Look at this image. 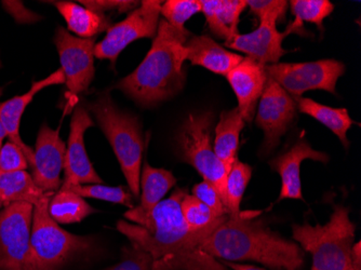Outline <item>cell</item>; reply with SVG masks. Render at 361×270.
I'll return each instance as SVG.
<instances>
[{
	"instance_id": "31",
	"label": "cell",
	"mask_w": 361,
	"mask_h": 270,
	"mask_svg": "<svg viewBox=\"0 0 361 270\" xmlns=\"http://www.w3.org/2000/svg\"><path fill=\"white\" fill-rule=\"evenodd\" d=\"M202 12L198 0H168L162 3L160 14L170 25L178 30H185V23L192 16Z\"/></svg>"
},
{
	"instance_id": "12",
	"label": "cell",
	"mask_w": 361,
	"mask_h": 270,
	"mask_svg": "<svg viewBox=\"0 0 361 270\" xmlns=\"http://www.w3.org/2000/svg\"><path fill=\"white\" fill-rule=\"evenodd\" d=\"M65 83L71 92L78 94L90 86L94 77V38H78L59 27L54 35Z\"/></svg>"
},
{
	"instance_id": "29",
	"label": "cell",
	"mask_w": 361,
	"mask_h": 270,
	"mask_svg": "<svg viewBox=\"0 0 361 270\" xmlns=\"http://www.w3.org/2000/svg\"><path fill=\"white\" fill-rule=\"evenodd\" d=\"M60 190H70L82 198L99 199L111 204H123L130 209L135 208L133 194L123 186L113 188V186H106L103 184L70 185V186L62 185Z\"/></svg>"
},
{
	"instance_id": "7",
	"label": "cell",
	"mask_w": 361,
	"mask_h": 270,
	"mask_svg": "<svg viewBox=\"0 0 361 270\" xmlns=\"http://www.w3.org/2000/svg\"><path fill=\"white\" fill-rule=\"evenodd\" d=\"M212 125V113H190L178 131V152L180 159L194 166L204 182L216 188L226 207L228 171L213 150Z\"/></svg>"
},
{
	"instance_id": "34",
	"label": "cell",
	"mask_w": 361,
	"mask_h": 270,
	"mask_svg": "<svg viewBox=\"0 0 361 270\" xmlns=\"http://www.w3.org/2000/svg\"><path fill=\"white\" fill-rule=\"evenodd\" d=\"M192 192V196L200 199L202 204H206L210 209L211 212L216 217L226 216L229 214L228 210L223 204L220 195L210 183L204 182V180L198 183V184L195 185Z\"/></svg>"
},
{
	"instance_id": "14",
	"label": "cell",
	"mask_w": 361,
	"mask_h": 270,
	"mask_svg": "<svg viewBox=\"0 0 361 270\" xmlns=\"http://www.w3.org/2000/svg\"><path fill=\"white\" fill-rule=\"evenodd\" d=\"M66 146L59 135L58 130H52L46 123L42 125L34 149L32 178L44 192H56L62 186L61 172L64 170Z\"/></svg>"
},
{
	"instance_id": "5",
	"label": "cell",
	"mask_w": 361,
	"mask_h": 270,
	"mask_svg": "<svg viewBox=\"0 0 361 270\" xmlns=\"http://www.w3.org/2000/svg\"><path fill=\"white\" fill-rule=\"evenodd\" d=\"M97 125L109 140L118 159L128 188L135 197L140 195L144 141L139 119L121 111L109 92L103 93L90 105Z\"/></svg>"
},
{
	"instance_id": "37",
	"label": "cell",
	"mask_w": 361,
	"mask_h": 270,
	"mask_svg": "<svg viewBox=\"0 0 361 270\" xmlns=\"http://www.w3.org/2000/svg\"><path fill=\"white\" fill-rule=\"evenodd\" d=\"M221 263L233 270H265L263 268L255 267L252 265H245V264H237L234 262L221 261Z\"/></svg>"
},
{
	"instance_id": "10",
	"label": "cell",
	"mask_w": 361,
	"mask_h": 270,
	"mask_svg": "<svg viewBox=\"0 0 361 270\" xmlns=\"http://www.w3.org/2000/svg\"><path fill=\"white\" fill-rule=\"evenodd\" d=\"M297 109L293 97L269 77L255 117L257 127L264 132V142L259 150L263 157L271 155L281 144V137L297 117Z\"/></svg>"
},
{
	"instance_id": "40",
	"label": "cell",
	"mask_w": 361,
	"mask_h": 270,
	"mask_svg": "<svg viewBox=\"0 0 361 270\" xmlns=\"http://www.w3.org/2000/svg\"><path fill=\"white\" fill-rule=\"evenodd\" d=\"M0 67H1V61H0Z\"/></svg>"
},
{
	"instance_id": "23",
	"label": "cell",
	"mask_w": 361,
	"mask_h": 270,
	"mask_svg": "<svg viewBox=\"0 0 361 270\" xmlns=\"http://www.w3.org/2000/svg\"><path fill=\"white\" fill-rule=\"evenodd\" d=\"M54 5L68 23V30L79 38H93L111 27L105 14L91 11L72 1H54Z\"/></svg>"
},
{
	"instance_id": "15",
	"label": "cell",
	"mask_w": 361,
	"mask_h": 270,
	"mask_svg": "<svg viewBox=\"0 0 361 270\" xmlns=\"http://www.w3.org/2000/svg\"><path fill=\"white\" fill-rule=\"evenodd\" d=\"M289 32H281L277 30V22L264 20L259 22L257 30L249 34L237 35L232 42H225V47L243 52L248 58L252 59L259 64H277L285 56L283 42Z\"/></svg>"
},
{
	"instance_id": "28",
	"label": "cell",
	"mask_w": 361,
	"mask_h": 270,
	"mask_svg": "<svg viewBox=\"0 0 361 270\" xmlns=\"http://www.w3.org/2000/svg\"><path fill=\"white\" fill-rule=\"evenodd\" d=\"M180 211L186 225L192 231H204L210 227L218 226L223 224L231 215L216 217L200 199L188 194L184 196L180 202Z\"/></svg>"
},
{
	"instance_id": "3",
	"label": "cell",
	"mask_w": 361,
	"mask_h": 270,
	"mask_svg": "<svg viewBox=\"0 0 361 270\" xmlns=\"http://www.w3.org/2000/svg\"><path fill=\"white\" fill-rule=\"evenodd\" d=\"M190 37L186 28L178 30L165 20L159 21L149 54L135 72L117 83V88L143 107L156 106L176 97L185 85L188 49L184 44Z\"/></svg>"
},
{
	"instance_id": "38",
	"label": "cell",
	"mask_w": 361,
	"mask_h": 270,
	"mask_svg": "<svg viewBox=\"0 0 361 270\" xmlns=\"http://www.w3.org/2000/svg\"><path fill=\"white\" fill-rule=\"evenodd\" d=\"M7 137V131H6L5 127H4L3 123H1V119H0V149L3 147L4 141H5Z\"/></svg>"
},
{
	"instance_id": "33",
	"label": "cell",
	"mask_w": 361,
	"mask_h": 270,
	"mask_svg": "<svg viewBox=\"0 0 361 270\" xmlns=\"http://www.w3.org/2000/svg\"><path fill=\"white\" fill-rule=\"evenodd\" d=\"M247 6L257 14L259 22L264 20L279 22L285 19L289 3L286 0H249Z\"/></svg>"
},
{
	"instance_id": "11",
	"label": "cell",
	"mask_w": 361,
	"mask_h": 270,
	"mask_svg": "<svg viewBox=\"0 0 361 270\" xmlns=\"http://www.w3.org/2000/svg\"><path fill=\"white\" fill-rule=\"evenodd\" d=\"M32 211L30 204H10L0 211V270L26 269Z\"/></svg>"
},
{
	"instance_id": "8",
	"label": "cell",
	"mask_w": 361,
	"mask_h": 270,
	"mask_svg": "<svg viewBox=\"0 0 361 270\" xmlns=\"http://www.w3.org/2000/svg\"><path fill=\"white\" fill-rule=\"evenodd\" d=\"M267 76L292 97L310 90H324L336 94V83L345 73V65L334 59L306 63H277L267 65Z\"/></svg>"
},
{
	"instance_id": "17",
	"label": "cell",
	"mask_w": 361,
	"mask_h": 270,
	"mask_svg": "<svg viewBox=\"0 0 361 270\" xmlns=\"http://www.w3.org/2000/svg\"><path fill=\"white\" fill-rule=\"evenodd\" d=\"M226 78L238 99L241 117L245 123H252L257 102L269 78L267 66L247 56L226 75Z\"/></svg>"
},
{
	"instance_id": "35",
	"label": "cell",
	"mask_w": 361,
	"mask_h": 270,
	"mask_svg": "<svg viewBox=\"0 0 361 270\" xmlns=\"http://www.w3.org/2000/svg\"><path fill=\"white\" fill-rule=\"evenodd\" d=\"M30 168L21 148L11 141L0 149V172L26 171Z\"/></svg>"
},
{
	"instance_id": "4",
	"label": "cell",
	"mask_w": 361,
	"mask_h": 270,
	"mask_svg": "<svg viewBox=\"0 0 361 270\" xmlns=\"http://www.w3.org/2000/svg\"><path fill=\"white\" fill-rule=\"evenodd\" d=\"M356 225L350 221V210L336 204L329 222L315 226L293 225L294 240L313 257L312 270H361L353 262Z\"/></svg>"
},
{
	"instance_id": "22",
	"label": "cell",
	"mask_w": 361,
	"mask_h": 270,
	"mask_svg": "<svg viewBox=\"0 0 361 270\" xmlns=\"http://www.w3.org/2000/svg\"><path fill=\"white\" fill-rule=\"evenodd\" d=\"M44 192L32 180L27 171L0 172V202L5 207L13 204H39L49 195Z\"/></svg>"
},
{
	"instance_id": "39",
	"label": "cell",
	"mask_w": 361,
	"mask_h": 270,
	"mask_svg": "<svg viewBox=\"0 0 361 270\" xmlns=\"http://www.w3.org/2000/svg\"><path fill=\"white\" fill-rule=\"evenodd\" d=\"M3 208V204H1V202H0V209Z\"/></svg>"
},
{
	"instance_id": "9",
	"label": "cell",
	"mask_w": 361,
	"mask_h": 270,
	"mask_svg": "<svg viewBox=\"0 0 361 270\" xmlns=\"http://www.w3.org/2000/svg\"><path fill=\"white\" fill-rule=\"evenodd\" d=\"M164 1L145 0L130 12L123 21L111 26L102 42L95 44L94 56L109 60L115 65L126 47L141 38H155L159 25L160 9Z\"/></svg>"
},
{
	"instance_id": "21",
	"label": "cell",
	"mask_w": 361,
	"mask_h": 270,
	"mask_svg": "<svg viewBox=\"0 0 361 270\" xmlns=\"http://www.w3.org/2000/svg\"><path fill=\"white\" fill-rule=\"evenodd\" d=\"M245 127V121L239 113L238 107L222 111L220 121L216 127V139L213 150L216 157L222 161L227 171L238 160L239 137Z\"/></svg>"
},
{
	"instance_id": "20",
	"label": "cell",
	"mask_w": 361,
	"mask_h": 270,
	"mask_svg": "<svg viewBox=\"0 0 361 270\" xmlns=\"http://www.w3.org/2000/svg\"><path fill=\"white\" fill-rule=\"evenodd\" d=\"M200 5L214 35L226 42L239 35V19L247 7L245 0H200Z\"/></svg>"
},
{
	"instance_id": "25",
	"label": "cell",
	"mask_w": 361,
	"mask_h": 270,
	"mask_svg": "<svg viewBox=\"0 0 361 270\" xmlns=\"http://www.w3.org/2000/svg\"><path fill=\"white\" fill-rule=\"evenodd\" d=\"M176 184V178L171 172L165 168H153L149 162H144L140 178L142 188L140 208L145 212H151Z\"/></svg>"
},
{
	"instance_id": "1",
	"label": "cell",
	"mask_w": 361,
	"mask_h": 270,
	"mask_svg": "<svg viewBox=\"0 0 361 270\" xmlns=\"http://www.w3.org/2000/svg\"><path fill=\"white\" fill-rule=\"evenodd\" d=\"M188 194L176 188L169 198L160 201L151 211L140 207L130 209L117 229L130 243L145 250L153 259V270H227L221 261L202 251V241L218 226L192 231L184 221L180 202Z\"/></svg>"
},
{
	"instance_id": "6",
	"label": "cell",
	"mask_w": 361,
	"mask_h": 270,
	"mask_svg": "<svg viewBox=\"0 0 361 270\" xmlns=\"http://www.w3.org/2000/svg\"><path fill=\"white\" fill-rule=\"evenodd\" d=\"M54 195L34 206L25 270H60L71 259L88 252L92 245V239L64 231L50 216L49 201Z\"/></svg>"
},
{
	"instance_id": "26",
	"label": "cell",
	"mask_w": 361,
	"mask_h": 270,
	"mask_svg": "<svg viewBox=\"0 0 361 270\" xmlns=\"http://www.w3.org/2000/svg\"><path fill=\"white\" fill-rule=\"evenodd\" d=\"M49 214L58 224L79 223L97 212L82 197L70 190H60L49 201Z\"/></svg>"
},
{
	"instance_id": "36",
	"label": "cell",
	"mask_w": 361,
	"mask_h": 270,
	"mask_svg": "<svg viewBox=\"0 0 361 270\" xmlns=\"http://www.w3.org/2000/svg\"><path fill=\"white\" fill-rule=\"evenodd\" d=\"M84 4L87 9L91 11L97 12V13L105 14L104 12L111 11V10H117V11L123 13V12L135 10L139 6V1H126V0H105V1H79Z\"/></svg>"
},
{
	"instance_id": "30",
	"label": "cell",
	"mask_w": 361,
	"mask_h": 270,
	"mask_svg": "<svg viewBox=\"0 0 361 270\" xmlns=\"http://www.w3.org/2000/svg\"><path fill=\"white\" fill-rule=\"evenodd\" d=\"M251 176L252 168L239 160L229 170L226 180V207L229 214L236 215L240 212L241 200L250 182Z\"/></svg>"
},
{
	"instance_id": "27",
	"label": "cell",
	"mask_w": 361,
	"mask_h": 270,
	"mask_svg": "<svg viewBox=\"0 0 361 270\" xmlns=\"http://www.w3.org/2000/svg\"><path fill=\"white\" fill-rule=\"evenodd\" d=\"M292 14L295 21L287 28V32H301L304 22L317 25L318 30H324V20L334 12V4L328 0H292L290 1Z\"/></svg>"
},
{
	"instance_id": "32",
	"label": "cell",
	"mask_w": 361,
	"mask_h": 270,
	"mask_svg": "<svg viewBox=\"0 0 361 270\" xmlns=\"http://www.w3.org/2000/svg\"><path fill=\"white\" fill-rule=\"evenodd\" d=\"M105 270H153V259L145 250L131 243L123 249V261Z\"/></svg>"
},
{
	"instance_id": "19",
	"label": "cell",
	"mask_w": 361,
	"mask_h": 270,
	"mask_svg": "<svg viewBox=\"0 0 361 270\" xmlns=\"http://www.w3.org/2000/svg\"><path fill=\"white\" fill-rule=\"evenodd\" d=\"M184 46L188 49V61L192 65L222 76H226L243 60V56L228 51L209 36H192Z\"/></svg>"
},
{
	"instance_id": "24",
	"label": "cell",
	"mask_w": 361,
	"mask_h": 270,
	"mask_svg": "<svg viewBox=\"0 0 361 270\" xmlns=\"http://www.w3.org/2000/svg\"><path fill=\"white\" fill-rule=\"evenodd\" d=\"M293 99L297 104V109L301 113L315 118L316 121L326 125L336 134L346 149L350 147L348 132L355 121L350 118L348 109L326 106L307 97H300Z\"/></svg>"
},
{
	"instance_id": "16",
	"label": "cell",
	"mask_w": 361,
	"mask_h": 270,
	"mask_svg": "<svg viewBox=\"0 0 361 270\" xmlns=\"http://www.w3.org/2000/svg\"><path fill=\"white\" fill-rule=\"evenodd\" d=\"M328 164L329 156L324 152L314 149L302 135L301 139L294 144L288 152L269 161V166L274 171L281 176V190L278 201L283 199H297L303 200L301 184V164L304 160Z\"/></svg>"
},
{
	"instance_id": "18",
	"label": "cell",
	"mask_w": 361,
	"mask_h": 270,
	"mask_svg": "<svg viewBox=\"0 0 361 270\" xmlns=\"http://www.w3.org/2000/svg\"><path fill=\"white\" fill-rule=\"evenodd\" d=\"M65 82V76L62 70H58L56 72L52 73L42 80L32 82V88L23 95H18V97H12L6 102L0 103V119L5 127L8 133V137L12 143L19 146L25 155L27 160L28 166H32L34 162V149L30 146L26 145L22 141L21 135H20V125H21L22 116L25 111L26 107L28 106L32 99L35 97L40 91L48 87L56 86Z\"/></svg>"
},
{
	"instance_id": "2",
	"label": "cell",
	"mask_w": 361,
	"mask_h": 270,
	"mask_svg": "<svg viewBox=\"0 0 361 270\" xmlns=\"http://www.w3.org/2000/svg\"><path fill=\"white\" fill-rule=\"evenodd\" d=\"M259 214L240 211L229 215L202 241V251L221 261H253L273 270H299L304 264L302 247L271 231Z\"/></svg>"
},
{
	"instance_id": "13",
	"label": "cell",
	"mask_w": 361,
	"mask_h": 270,
	"mask_svg": "<svg viewBox=\"0 0 361 270\" xmlns=\"http://www.w3.org/2000/svg\"><path fill=\"white\" fill-rule=\"evenodd\" d=\"M94 123L85 107L78 106L71 121L70 137L65 153V178L62 185L103 184L102 178L95 172L85 147V133Z\"/></svg>"
}]
</instances>
